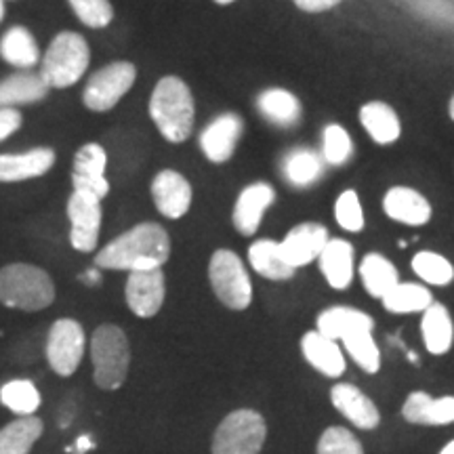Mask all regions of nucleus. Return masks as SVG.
I'll return each instance as SVG.
<instances>
[{"label": "nucleus", "mask_w": 454, "mask_h": 454, "mask_svg": "<svg viewBox=\"0 0 454 454\" xmlns=\"http://www.w3.org/2000/svg\"><path fill=\"white\" fill-rule=\"evenodd\" d=\"M170 257V236L162 225L139 223L124 231L112 242H107L95 254V268L98 270H118V271H147L160 270Z\"/></svg>", "instance_id": "f257e3e1"}, {"label": "nucleus", "mask_w": 454, "mask_h": 454, "mask_svg": "<svg viewBox=\"0 0 454 454\" xmlns=\"http://www.w3.org/2000/svg\"><path fill=\"white\" fill-rule=\"evenodd\" d=\"M317 333L328 339L340 340L343 348L351 356L362 371L368 374H377L381 368V351L374 343L372 331L374 320L366 311L345 308H328L317 316Z\"/></svg>", "instance_id": "f03ea898"}, {"label": "nucleus", "mask_w": 454, "mask_h": 454, "mask_svg": "<svg viewBox=\"0 0 454 454\" xmlns=\"http://www.w3.org/2000/svg\"><path fill=\"white\" fill-rule=\"evenodd\" d=\"M150 118L170 144L190 139L196 122V104L192 89L179 76H162L152 90Z\"/></svg>", "instance_id": "7ed1b4c3"}, {"label": "nucleus", "mask_w": 454, "mask_h": 454, "mask_svg": "<svg viewBox=\"0 0 454 454\" xmlns=\"http://www.w3.org/2000/svg\"><path fill=\"white\" fill-rule=\"evenodd\" d=\"M55 301V284L43 268L9 263L0 268V303L11 309L41 311Z\"/></svg>", "instance_id": "20e7f679"}, {"label": "nucleus", "mask_w": 454, "mask_h": 454, "mask_svg": "<svg viewBox=\"0 0 454 454\" xmlns=\"http://www.w3.org/2000/svg\"><path fill=\"white\" fill-rule=\"evenodd\" d=\"M95 385L104 391L121 389L130 366V345L127 334L116 325H101L90 337Z\"/></svg>", "instance_id": "39448f33"}, {"label": "nucleus", "mask_w": 454, "mask_h": 454, "mask_svg": "<svg viewBox=\"0 0 454 454\" xmlns=\"http://www.w3.org/2000/svg\"><path fill=\"white\" fill-rule=\"evenodd\" d=\"M90 49L78 32H59L41 59V76L49 89L74 87L89 70Z\"/></svg>", "instance_id": "423d86ee"}, {"label": "nucleus", "mask_w": 454, "mask_h": 454, "mask_svg": "<svg viewBox=\"0 0 454 454\" xmlns=\"http://www.w3.org/2000/svg\"><path fill=\"white\" fill-rule=\"evenodd\" d=\"M208 280L213 293L225 308L242 311L253 301V282L242 259L230 248H219L208 263Z\"/></svg>", "instance_id": "0eeeda50"}, {"label": "nucleus", "mask_w": 454, "mask_h": 454, "mask_svg": "<svg viewBox=\"0 0 454 454\" xmlns=\"http://www.w3.org/2000/svg\"><path fill=\"white\" fill-rule=\"evenodd\" d=\"M268 425L259 412L236 411L219 423L213 438V454H259L265 444Z\"/></svg>", "instance_id": "6e6552de"}, {"label": "nucleus", "mask_w": 454, "mask_h": 454, "mask_svg": "<svg viewBox=\"0 0 454 454\" xmlns=\"http://www.w3.org/2000/svg\"><path fill=\"white\" fill-rule=\"evenodd\" d=\"M137 81V67L130 61H112L89 78L82 90V104L90 112H110Z\"/></svg>", "instance_id": "1a4fd4ad"}, {"label": "nucleus", "mask_w": 454, "mask_h": 454, "mask_svg": "<svg viewBox=\"0 0 454 454\" xmlns=\"http://www.w3.org/2000/svg\"><path fill=\"white\" fill-rule=\"evenodd\" d=\"M87 348V337L81 322L61 317L51 326L47 337V360L59 377H72L81 366Z\"/></svg>", "instance_id": "9d476101"}, {"label": "nucleus", "mask_w": 454, "mask_h": 454, "mask_svg": "<svg viewBox=\"0 0 454 454\" xmlns=\"http://www.w3.org/2000/svg\"><path fill=\"white\" fill-rule=\"evenodd\" d=\"M67 219H70V244L74 251L93 253L99 244V230L104 221L99 198L72 192L67 200Z\"/></svg>", "instance_id": "9b49d317"}, {"label": "nucleus", "mask_w": 454, "mask_h": 454, "mask_svg": "<svg viewBox=\"0 0 454 454\" xmlns=\"http://www.w3.org/2000/svg\"><path fill=\"white\" fill-rule=\"evenodd\" d=\"M244 122L236 112H223L207 124L200 133V150L213 164L230 162L242 139Z\"/></svg>", "instance_id": "f8f14e48"}, {"label": "nucleus", "mask_w": 454, "mask_h": 454, "mask_svg": "<svg viewBox=\"0 0 454 454\" xmlns=\"http://www.w3.org/2000/svg\"><path fill=\"white\" fill-rule=\"evenodd\" d=\"M129 309L137 317H154L167 297V278L160 270L130 271L124 288Z\"/></svg>", "instance_id": "ddd939ff"}, {"label": "nucleus", "mask_w": 454, "mask_h": 454, "mask_svg": "<svg viewBox=\"0 0 454 454\" xmlns=\"http://www.w3.org/2000/svg\"><path fill=\"white\" fill-rule=\"evenodd\" d=\"M107 154L99 144H84L74 156L72 187L74 192L90 194L99 200L110 194V184L106 179Z\"/></svg>", "instance_id": "4468645a"}, {"label": "nucleus", "mask_w": 454, "mask_h": 454, "mask_svg": "<svg viewBox=\"0 0 454 454\" xmlns=\"http://www.w3.org/2000/svg\"><path fill=\"white\" fill-rule=\"evenodd\" d=\"M328 240H331V234H328L325 225L316 223V221H305V223L294 225L293 230L284 236L280 248L284 259L288 261V265L299 270L317 261L320 253L325 251Z\"/></svg>", "instance_id": "2eb2a0df"}, {"label": "nucleus", "mask_w": 454, "mask_h": 454, "mask_svg": "<svg viewBox=\"0 0 454 454\" xmlns=\"http://www.w3.org/2000/svg\"><path fill=\"white\" fill-rule=\"evenodd\" d=\"M276 202V190L268 181H254L238 194L234 213V227L238 234L254 236L265 217V211Z\"/></svg>", "instance_id": "dca6fc26"}, {"label": "nucleus", "mask_w": 454, "mask_h": 454, "mask_svg": "<svg viewBox=\"0 0 454 454\" xmlns=\"http://www.w3.org/2000/svg\"><path fill=\"white\" fill-rule=\"evenodd\" d=\"M194 190L184 175L173 168H164L152 181V200L158 213L167 219H181L190 211Z\"/></svg>", "instance_id": "f3484780"}, {"label": "nucleus", "mask_w": 454, "mask_h": 454, "mask_svg": "<svg viewBox=\"0 0 454 454\" xmlns=\"http://www.w3.org/2000/svg\"><path fill=\"white\" fill-rule=\"evenodd\" d=\"M383 213L402 225L421 227L429 223L431 204L421 192L408 185H395L383 196Z\"/></svg>", "instance_id": "a211bd4d"}, {"label": "nucleus", "mask_w": 454, "mask_h": 454, "mask_svg": "<svg viewBox=\"0 0 454 454\" xmlns=\"http://www.w3.org/2000/svg\"><path fill=\"white\" fill-rule=\"evenodd\" d=\"M333 406L343 414L348 421L356 425L357 429L371 431L379 427L381 423V414H379L374 402L368 397L364 391H360L351 383H339L331 389Z\"/></svg>", "instance_id": "6ab92c4d"}, {"label": "nucleus", "mask_w": 454, "mask_h": 454, "mask_svg": "<svg viewBox=\"0 0 454 454\" xmlns=\"http://www.w3.org/2000/svg\"><path fill=\"white\" fill-rule=\"evenodd\" d=\"M55 164L51 147H34L24 154H0V184L36 179L47 175Z\"/></svg>", "instance_id": "aec40b11"}, {"label": "nucleus", "mask_w": 454, "mask_h": 454, "mask_svg": "<svg viewBox=\"0 0 454 454\" xmlns=\"http://www.w3.org/2000/svg\"><path fill=\"white\" fill-rule=\"evenodd\" d=\"M317 265H320L322 276L326 278V282L331 284L337 291H345L349 288V284L354 282L356 274V254L354 247L348 240H340V238H331L326 242L325 251L317 257Z\"/></svg>", "instance_id": "412c9836"}, {"label": "nucleus", "mask_w": 454, "mask_h": 454, "mask_svg": "<svg viewBox=\"0 0 454 454\" xmlns=\"http://www.w3.org/2000/svg\"><path fill=\"white\" fill-rule=\"evenodd\" d=\"M301 351H303L305 360L317 372L325 374V377L339 379L345 372V368H348L339 340L328 339L317 331H309L303 334V339H301Z\"/></svg>", "instance_id": "4be33fe9"}, {"label": "nucleus", "mask_w": 454, "mask_h": 454, "mask_svg": "<svg viewBox=\"0 0 454 454\" xmlns=\"http://www.w3.org/2000/svg\"><path fill=\"white\" fill-rule=\"evenodd\" d=\"M402 414L414 425H448L454 423V397H431L425 391H414L406 397Z\"/></svg>", "instance_id": "5701e85b"}, {"label": "nucleus", "mask_w": 454, "mask_h": 454, "mask_svg": "<svg viewBox=\"0 0 454 454\" xmlns=\"http://www.w3.org/2000/svg\"><path fill=\"white\" fill-rule=\"evenodd\" d=\"M360 122L374 144L391 145L400 139L402 122L394 107L385 101H368L360 107Z\"/></svg>", "instance_id": "b1692460"}, {"label": "nucleus", "mask_w": 454, "mask_h": 454, "mask_svg": "<svg viewBox=\"0 0 454 454\" xmlns=\"http://www.w3.org/2000/svg\"><path fill=\"white\" fill-rule=\"evenodd\" d=\"M49 84L43 81L41 74L17 72L0 82V107L30 106L43 101L49 95Z\"/></svg>", "instance_id": "393cba45"}, {"label": "nucleus", "mask_w": 454, "mask_h": 454, "mask_svg": "<svg viewBox=\"0 0 454 454\" xmlns=\"http://www.w3.org/2000/svg\"><path fill=\"white\" fill-rule=\"evenodd\" d=\"M257 110L265 121L276 127L291 129L303 116V106L299 98L286 89H265L257 98Z\"/></svg>", "instance_id": "a878e982"}, {"label": "nucleus", "mask_w": 454, "mask_h": 454, "mask_svg": "<svg viewBox=\"0 0 454 454\" xmlns=\"http://www.w3.org/2000/svg\"><path fill=\"white\" fill-rule=\"evenodd\" d=\"M248 263L257 271L259 276L268 278L274 282L291 280L294 276V268L288 265V261L284 259L280 242L270 240V238H261V240L253 242L248 247Z\"/></svg>", "instance_id": "bb28decb"}, {"label": "nucleus", "mask_w": 454, "mask_h": 454, "mask_svg": "<svg viewBox=\"0 0 454 454\" xmlns=\"http://www.w3.org/2000/svg\"><path fill=\"white\" fill-rule=\"evenodd\" d=\"M325 173V160L309 147H294L282 158V175L293 187H309L320 181Z\"/></svg>", "instance_id": "cd10ccee"}, {"label": "nucleus", "mask_w": 454, "mask_h": 454, "mask_svg": "<svg viewBox=\"0 0 454 454\" xmlns=\"http://www.w3.org/2000/svg\"><path fill=\"white\" fill-rule=\"evenodd\" d=\"M421 333L425 348H427L429 354L444 356L450 351L454 340V325L444 305L431 303L429 308L423 311Z\"/></svg>", "instance_id": "c85d7f7f"}, {"label": "nucleus", "mask_w": 454, "mask_h": 454, "mask_svg": "<svg viewBox=\"0 0 454 454\" xmlns=\"http://www.w3.org/2000/svg\"><path fill=\"white\" fill-rule=\"evenodd\" d=\"M0 57L11 66L30 70L41 64V51H38L36 38L24 26H13L0 38Z\"/></svg>", "instance_id": "c756f323"}, {"label": "nucleus", "mask_w": 454, "mask_h": 454, "mask_svg": "<svg viewBox=\"0 0 454 454\" xmlns=\"http://www.w3.org/2000/svg\"><path fill=\"white\" fill-rule=\"evenodd\" d=\"M360 278L366 293L374 299H383L400 282L395 265L381 253H368L360 261Z\"/></svg>", "instance_id": "7c9ffc66"}, {"label": "nucleus", "mask_w": 454, "mask_h": 454, "mask_svg": "<svg viewBox=\"0 0 454 454\" xmlns=\"http://www.w3.org/2000/svg\"><path fill=\"white\" fill-rule=\"evenodd\" d=\"M43 419L36 414L20 417L0 429V454H30L43 435Z\"/></svg>", "instance_id": "2f4dec72"}, {"label": "nucleus", "mask_w": 454, "mask_h": 454, "mask_svg": "<svg viewBox=\"0 0 454 454\" xmlns=\"http://www.w3.org/2000/svg\"><path fill=\"white\" fill-rule=\"evenodd\" d=\"M381 301L391 314H423L434 303V294L423 284L397 282Z\"/></svg>", "instance_id": "473e14b6"}, {"label": "nucleus", "mask_w": 454, "mask_h": 454, "mask_svg": "<svg viewBox=\"0 0 454 454\" xmlns=\"http://www.w3.org/2000/svg\"><path fill=\"white\" fill-rule=\"evenodd\" d=\"M0 402L15 412L17 417H32L36 414L38 406H41V394H38L36 385L27 379H15L3 385L0 389Z\"/></svg>", "instance_id": "72a5a7b5"}, {"label": "nucleus", "mask_w": 454, "mask_h": 454, "mask_svg": "<svg viewBox=\"0 0 454 454\" xmlns=\"http://www.w3.org/2000/svg\"><path fill=\"white\" fill-rule=\"evenodd\" d=\"M412 271L425 284L434 286H448L454 280V268L446 257L434 251H421L412 257Z\"/></svg>", "instance_id": "f704fd0d"}, {"label": "nucleus", "mask_w": 454, "mask_h": 454, "mask_svg": "<svg viewBox=\"0 0 454 454\" xmlns=\"http://www.w3.org/2000/svg\"><path fill=\"white\" fill-rule=\"evenodd\" d=\"M354 156V141L340 124H328L322 135V160L331 167H343Z\"/></svg>", "instance_id": "c9c22d12"}, {"label": "nucleus", "mask_w": 454, "mask_h": 454, "mask_svg": "<svg viewBox=\"0 0 454 454\" xmlns=\"http://www.w3.org/2000/svg\"><path fill=\"white\" fill-rule=\"evenodd\" d=\"M334 219L349 234H360L366 225L364 208L356 190L340 192L337 202H334Z\"/></svg>", "instance_id": "e433bc0d"}, {"label": "nucleus", "mask_w": 454, "mask_h": 454, "mask_svg": "<svg viewBox=\"0 0 454 454\" xmlns=\"http://www.w3.org/2000/svg\"><path fill=\"white\" fill-rule=\"evenodd\" d=\"M74 13L87 27L101 30L114 20V7L110 0H67Z\"/></svg>", "instance_id": "4c0bfd02"}, {"label": "nucleus", "mask_w": 454, "mask_h": 454, "mask_svg": "<svg viewBox=\"0 0 454 454\" xmlns=\"http://www.w3.org/2000/svg\"><path fill=\"white\" fill-rule=\"evenodd\" d=\"M317 454H364L360 440L345 427H331L320 435Z\"/></svg>", "instance_id": "58836bf2"}, {"label": "nucleus", "mask_w": 454, "mask_h": 454, "mask_svg": "<svg viewBox=\"0 0 454 454\" xmlns=\"http://www.w3.org/2000/svg\"><path fill=\"white\" fill-rule=\"evenodd\" d=\"M21 127V114L11 107H0V141L9 139Z\"/></svg>", "instance_id": "ea45409f"}, {"label": "nucleus", "mask_w": 454, "mask_h": 454, "mask_svg": "<svg viewBox=\"0 0 454 454\" xmlns=\"http://www.w3.org/2000/svg\"><path fill=\"white\" fill-rule=\"evenodd\" d=\"M293 3L305 13H325V11H331L343 3V0H293Z\"/></svg>", "instance_id": "a19ab883"}, {"label": "nucleus", "mask_w": 454, "mask_h": 454, "mask_svg": "<svg viewBox=\"0 0 454 454\" xmlns=\"http://www.w3.org/2000/svg\"><path fill=\"white\" fill-rule=\"evenodd\" d=\"M81 280H82V282H87V284H90V286H95V284H99V282H101V274H99V270H98V268L89 270L87 274L81 276Z\"/></svg>", "instance_id": "79ce46f5"}, {"label": "nucleus", "mask_w": 454, "mask_h": 454, "mask_svg": "<svg viewBox=\"0 0 454 454\" xmlns=\"http://www.w3.org/2000/svg\"><path fill=\"white\" fill-rule=\"evenodd\" d=\"M93 446H95L93 440H90L89 435H81V438H78V442H76V452H78V454L89 452Z\"/></svg>", "instance_id": "37998d69"}, {"label": "nucleus", "mask_w": 454, "mask_h": 454, "mask_svg": "<svg viewBox=\"0 0 454 454\" xmlns=\"http://www.w3.org/2000/svg\"><path fill=\"white\" fill-rule=\"evenodd\" d=\"M440 454H454V440H452L450 444H448V446L444 448V450H442Z\"/></svg>", "instance_id": "c03bdc74"}, {"label": "nucleus", "mask_w": 454, "mask_h": 454, "mask_svg": "<svg viewBox=\"0 0 454 454\" xmlns=\"http://www.w3.org/2000/svg\"><path fill=\"white\" fill-rule=\"evenodd\" d=\"M448 114H450V118L454 121V95H452V99H450V106H448Z\"/></svg>", "instance_id": "a18cd8bd"}, {"label": "nucleus", "mask_w": 454, "mask_h": 454, "mask_svg": "<svg viewBox=\"0 0 454 454\" xmlns=\"http://www.w3.org/2000/svg\"><path fill=\"white\" fill-rule=\"evenodd\" d=\"M4 20V0H0V21Z\"/></svg>", "instance_id": "49530a36"}, {"label": "nucleus", "mask_w": 454, "mask_h": 454, "mask_svg": "<svg viewBox=\"0 0 454 454\" xmlns=\"http://www.w3.org/2000/svg\"><path fill=\"white\" fill-rule=\"evenodd\" d=\"M215 3H217V4H230V3H234V0H215Z\"/></svg>", "instance_id": "de8ad7c7"}]
</instances>
